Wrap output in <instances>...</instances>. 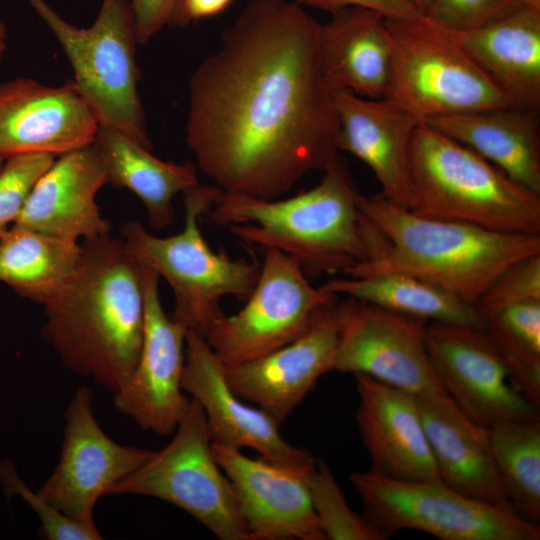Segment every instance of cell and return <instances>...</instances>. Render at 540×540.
I'll return each instance as SVG.
<instances>
[{
    "mask_svg": "<svg viewBox=\"0 0 540 540\" xmlns=\"http://www.w3.org/2000/svg\"><path fill=\"white\" fill-rule=\"evenodd\" d=\"M321 26L293 0H251L192 74L186 142L222 192L281 198L339 158Z\"/></svg>",
    "mask_w": 540,
    "mask_h": 540,
    "instance_id": "6da1fadb",
    "label": "cell"
},
{
    "mask_svg": "<svg viewBox=\"0 0 540 540\" xmlns=\"http://www.w3.org/2000/svg\"><path fill=\"white\" fill-rule=\"evenodd\" d=\"M81 246L74 276L44 305L41 335L67 369L114 394L141 353L142 267L110 233L85 239Z\"/></svg>",
    "mask_w": 540,
    "mask_h": 540,
    "instance_id": "7a4b0ae2",
    "label": "cell"
},
{
    "mask_svg": "<svg viewBox=\"0 0 540 540\" xmlns=\"http://www.w3.org/2000/svg\"><path fill=\"white\" fill-rule=\"evenodd\" d=\"M313 188L289 198L216 195L206 214L247 246L275 248L293 257L305 274H345L375 257L386 240L360 212V195L338 158Z\"/></svg>",
    "mask_w": 540,
    "mask_h": 540,
    "instance_id": "3957f363",
    "label": "cell"
},
{
    "mask_svg": "<svg viewBox=\"0 0 540 540\" xmlns=\"http://www.w3.org/2000/svg\"><path fill=\"white\" fill-rule=\"evenodd\" d=\"M357 205L386 244L375 257L349 269L345 273L349 277L405 273L475 307L505 269L540 254V235L496 232L424 217L394 204L381 193L360 194Z\"/></svg>",
    "mask_w": 540,
    "mask_h": 540,
    "instance_id": "277c9868",
    "label": "cell"
},
{
    "mask_svg": "<svg viewBox=\"0 0 540 540\" xmlns=\"http://www.w3.org/2000/svg\"><path fill=\"white\" fill-rule=\"evenodd\" d=\"M407 208L496 232L540 235V194L425 123L410 143Z\"/></svg>",
    "mask_w": 540,
    "mask_h": 540,
    "instance_id": "5b68a950",
    "label": "cell"
},
{
    "mask_svg": "<svg viewBox=\"0 0 540 540\" xmlns=\"http://www.w3.org/2000/svg\"><path fill=\"white\" fill-rule=\"evenodd\" d=\"M220 191L198 185L183 192L184 226L174 235L158 237L135 221L126 222L122 240L130 255L142 266L164 278L173 291L172 318L187 330L205 335L224 313L220 302L233 296L245 302L260 273V263L245 257L231 258L215 252L201 231V219Z\"/></svg>",
    "mask_w": 540,
    "mask_h": 540,
    "instance_id": "8992f818",
    "label": "cell"
},
{
    "mask_svg": "<svg viewBox=\"0 0 540 540\" xmlns=\"http://www.w3.org/2000/svg\"><path fill=\"white\" fill-rule=\"evenodd\" d=\"M28 1L61 45L73 69V81L99 124L151 150L137 89L139 43L129 0H103L89 28L71 25L44 0Z\"/></svg>",
    "mask_w": 540,
    "mask_h": 540,
    "instance_id": "52a82bcc",
    "label": "cell"
},
{
    "mask_svg": "<svg viewBox=\"0 0 540 540\" xmlns=\"http://www.w3.org/2000/svg\"><path fill=\"white\" fill-rule=\"evenodd\" d=\"M385 21L392 51L385 97L421 123L439 116L511 106L442 28L424 16Z\"/></svg>",
    "mask_w": 540,
    "mask_h": 540,
    "instance_id": "ba28073f",
    "label": "cell"
},
{
    "mask_svg": "<svg viewBox=\"0 0 540 540\" xmlns=\"http://www.w3.org/2000/svg\"><path fill=\"white\" fill-rule=\"evenodd\" d=\"M172 440L117 483L110 496L133 494L168 502L205 526L220 540H251L234 488L212 451L206 417L191 398Z\"/></svg>",
    "mask_w": 540,
    "mask_h": 540,
    "instance_id": "9c48e42d",
    "label": "cell"
},
{
    "mask_svg": "<svg viewBox=\"0 0 540 540\" xmlns=\"http://www.w3.org/2000/svg\"><path fill=\"white\" fill-rule=\"evenodd\" d=\"M363 516L388 539L417 530L440 540H539L540 527L513 510L465 496L442 481H396L353 472Z\"/></svg>",
    "mask_w": 540,
    "mask_h": 540,
    "instance_id": "30bf717a",
    "label": "cell"
},
{
    "mask_svg": "<svg viewBox=\"0 0 540 540\" xmlns=\"http://www.w3.org/2000/svg\"><path fill=\"white\" fill-rule=\"evenodd\" d=\"M256 285L243 308L225 314L204 335L224 366L271 353L300 337L313 313L338 302V295L313 286L299 263L264 248Z\"/></svg>",
    "mask_w": 540,
    "mask_h": 540,
    "instance_id": "8fae6325",
    "label": "cell"
},
{
    "mask_svg": "<svg viewBox=\"0 0 540 540\" xmlns=\"http://www.w3.org/2000/svg\"><path fill=\"white\" fill-rule=\"evenodd\" d=\"M337 321L333 370L364 374L416 397L445 391L428 356L424 321L351 297L337 304Z\"/></svg>",
    "mask_w": 540,
    "mask_h": 540,
    "instance_id": "7c38bea8",
    "label": "cell"
},
{
    "mask_svg": "<svg viewBox=\"0 0 540 540\" xmlns=\"http://www.w3.org/2000/svg\"><path fill=\"white\" fill-rule=\"evenodd\" d=\"M425 343L443 389L475 422L491 427L540 418L539 408L514 386L484 328L431 321Z\"/></svg>",
    "mask_w": 540,
    "mask_h": 540,
    "instance_id": "4fadbf2b",
    "label": "cell"
},
{
    "mask_svg": "<svg viewBox=\"0 0 540 540\" xmlns=\"http://www.w3.org/2000/svg\"><path fill=\"white\" fill-rule=\"evenodd\" d=\"M92 398L91 390L84 386L73 394L64 413L60 459L37 491L60 512L84 523H95L98 499L153 453L111 439L96 420Z\"/></svg>",
    "mask_w": 540,
    "mask_h": 540,
    "instance_id": "5bb4252c",
    "label": "cell"
},
{
    "mask_svg": "<svg viewBox=\"0 0 540 540\" xmlns=\"http://www.w3.org/2000/svg\"><path fill=\"white\" fill-rule=\"evenodd\" d=\"M159 280L154 271L142 267L145 324L141 353L132 375L114 393V405L142 429L169 435L191 403L182 388L188 330L166 314Z\"/></svg>",
    "mask_w": 540,
    "mask_h": 540,
    "instance_id": "9a60e30c",
    "label": "cell"
},
{
    "mask_svg": "<svg viewBox=\"0 0 540 540\" xmlns=\"http://www.w3.org/2000/svg\"><path fill=\"white\" fill-rule=\"evenodd\" d=\"M182 388L201 405L212 442L256 450L261 458L283 466L315 463L310 452L280 435L279 425L268 414L241 400L228 384L224 364L205 336L194 330L186 334Z\"/></svg>",
    "mask_w": 540,
    "mask_h": 540,
    "instance_id": "2e32d148",
    "label": "cell"
},
{
    "mask_svg": "<svg viewBox=\"0 0 540 540\" xmlns=\"http://www.w3.org/2000/svg\"><path fill=\"white\" fill-rule=\"evenodd\" d=\"M230 480L251 540H327L314 512L306 476L314 464L283 466L212 442Z\"/></svg>",
    "mask_w": 540,
    "mask_h": 540,
    "instance_id": "e0dca14e",
    "label": "cell"
},
{
    "mask_svg": "<svg viewBox=\"0 0 540 540\" xmlns=\"http://www.w3.org/2000/svg\"><path fill=\"white\" fill-rule=\"evenodd\" d=\"M99 121L74 81L48 86L29 78L0 84V156H61L93 143Z\"/></svg>",
    "mask_w": 540,
    "mask_h": 540,
    "instance_id": "ac0fdd59",
    "label": "cell"
},
{
    "mask_svg": "<svg viewBox=\"0 0 540 540\" xmlns=\"http://www.w3.org/2000/svg\"><path fill=\"white\" fill-rule=\"evenodd\" d=\"M337 304L318 308L306 331L293 342L259 358L224 366L231 389L280 426L316 381L333 370Z\"/></svg>",
    "mask_w": 540,
    "mask_h": 540,
    "instance_id": "d6986e66",
    "label": "cell"
},
{
    "mask_svg": "<svg viewBox=\"0 0 540 540\" xmlns=\"http://www.w3.org/2000/svg\"><path fill=\"white\" fill-rule=\"evenodd\" d=\"M354 376L356 423L369 471L396 481H439L416 396L364 374Z\"/></svg>",
    "mask_w": 540,
    "mask_h": 540,
    "instance_id": "ffe728a7",
    "label": "cell"
},
{
    "mask_svg": "<svg viewBox=\"0 0 540 540\" xmlns=\"http://www.w3.org/2000/svg\"><path fill=\"white\" fill-rule=\"evenodd\" d=\"M106 184L93 144L63 154L35 183L14 224L74 241L108 234L110 223L95 200Z\"/></svg>",
    "mask_w": 540,
    "mask_h": 540,
    "instance_id": "44dd1931",
    "label": "cell"
},
{
    "mask_svg": "<svg viewBox=\"0 0 540 540\" xmlns=\"http://www.w3.org/2000/svg\"><path fill=\"white\" fill-rule=\"evenodd\" d=\"M333 100L339 122L338 150L364 162L378 180L380 193L407 208L408 154L421 122L386 97L369 99L334 90Z\"/></svg>",
    "mask_w": 540,
    "mask_h": 540,
    "instance_id": "7402d4cb",
    "label": "cell"
},
{
    "mask_svg": "<svg viewBox=\"0 0 540 540\" xmlns=\"http://www.w3.org/2000/svg\"><path fill=\"white\" fill-rule=\"evenodd\" d=\"M416 398L440 480L465 496L514 511L495 465L490 428L468 417L445 391Z\"/></svg>",
    "mask_w": 540,
    "mask_h": 540,
    "instance_id": "603a6c76",
    "label": "cell"
},
{
    "mask_svg": "<svg viewBox=\"0 0 540 540\" xmlns=\"http://www.w3.org/2000/svg\"><path fill=\"white\" fill-rule=\"evenodd\" d=\"M442 29L504 94L511 106L539 111V10L520 6L474 29Z\"/></svg>",
    "mask_w": 540,
    "mask_h": 540,
    "instance_id": "cb8c5ba5",
    "label": "cell"
},
{
    "mask_svg": "<svg viewBox=\"0 0 540 540\" xmlns=\"http://www.w3.org/2000/svg\"><path fill=\"white\" fill-rule=\"evenodd\" d=\"M330 15L321 26V57L332 89L369 99L385 97L392 60L386 19L362 7Z\"/></svg>",
    "mask_w": 540,
    "mask_h": 540,
    "instance_id": "d4e9b609",
    "label": "cell"
},
{
    "mask_svg": "<svg viewBox=\"0 0 540 540\" xmlns=\"http://www.w3.org/2000/svg\"><path fill=\"white\" fill-rule=\"evenodd\" d=\"M470 148L511 179L540 194L539 111L513 106L423 122Z\"/></svg>",
    "mask_w": 540,
    "mask_h": 540,
    "instance_id": "484cf974",
    "label": "cell"
},
{
    "mask_svg": "<svg viewBox=\"0 0 540 540\" xmlns=\"http://www.w3.org/2000/svg\"><path fill=\"white\" fill-rule=\"evenodd\" d=\"M107 171L109 183L133 192L143 203L155 229L175 220L174 197L199 184L197 166L163 161L117 129L99 124L92 143Z\"/></svg>",
    "mask_w": 540,
    "mask_h": 540,
    "instance_id": "4316f807",
    "label": "cell"
},
{
    "mask_svg": "<svg viewBox=\"0 0 540 540\" xmlns=\"http://www.w3.org/2000/svg\"><path fill=\"white\" fill-rule=\"evenodd\" d=\"M81 255L77 241L13 224L0 236V282L44 306L72 279Z\"/></svg>",
    "mask_w": 540,
    "mask_h": 540,
    "instance_id": "83f0119b",
    "label": "cell"
},
{
    "mask_svg": "<svg viewBox=\"0 0 540 540\" xmlns=\"http://www.w3.org/2000/svg\"><path fill=\"white\" fill-rule=\"evenodd\" d=\"M320 287L338 296L343 294L422 321L484 327L473 305L434 284L405 273L346 276L331 279Z\"/></svg>",
    "mask_w": 540,
    "mask_h": 540,
    "instance_id": "f1b7e54d",
    "label": "cell"
},
{
    "mask_svg": "<svg viewBox=\"0 0 540 540\" xmlns=\"http://www.w3.org/2000/svg\"><path fill=\"white\" fill-rule=\"evenodd\" d=\"M490 428L495 465L514 511L540 521V418L498 423Z\"/></svg>",
    "mask_w": 540,
    "mask_h": 540,
    "instance_id": "f546056e",
    "label": "cell"
},
{
    "mask_svg": "<svg viewBox=\"0 0 540 540\" xmlns=\"http://www.w3.org/2000/svg\"><path fill=\"white\" fill-rule=\"evenodd\" d=\"M483 322L514 386L540 408V301L503 307Z\"/></svg>",
    "mask_w": 540,
    "mask_h": 540,
    "instance_id": "4dcf8cb0",
    "label": "cell"
},
{
    "mask_svg": "<svg viewBox=\"0 0 540 540\" xmlns=\"http://www.w3.org/2000/svg\"><path fill=\"white\" fill-rule=\"evenodd\" d=\"M306 482L318 523L327 540H386L363 515L355 513L328 464L319 459Z\"/></svg>",
    "mask_w": 540,
    "mask_h": 540,
    "instance_id": "1f68e13d",
    "label": "cell"
},
{
    "mask_svg": "<svg viewBox=\"0 0 540 540\" xmlns=\"http://www.w3.org/2000/svg\"><path fill=\"white\" fill-rule=\"evenodd\" d=\"M0 481L6 496H21L37 514L41 525L39 536L45 540H99L102 539L95 523L73 520L56 509L38 492L32 491L17 475L10 460L0 463Z\"/></svg>",
    "mask_w": 540,
    "mask_h": 540,
    "instance_id": "d6a6232c",
    "label": "cell"
},
{
    "mask_svg": "<svg viewBox=\"0 0 540 540\" xmlns=\"http://www.w3.org/2000/svg\"><path fill=\"white\" fill-rule=\"evenodd\" d=\"M55 157L45 153H29L9 157L0 168V229H7L22 210L33 186L54 163Z\"/></svg>",
    "mask_w": 540,
    "mask_h": 540,
    "instance_id": "836d02e7",
    "label": "cell"
},
{
    "mask_svg": "<svg viewBox=\"0 0 540 540\" xmlns=\"http://www.w3.org/2000/svg\"><path fill=\"white\" fill-rule=\"evenodd\" d=\"M540 301V254L526 257L505 269L475 304L483 317L503 307Z\"/></svg>",
    "mask_w": 540,
    "mask_h": 540,
    "instance_id": "e575fe53",
    "label": "cell"
},
{
    "mask_svg": "<svg viewBox=\"0 0 540 540\" xmlns=\"http://www.w3.org/2000/svg\"><path fill=\"white\" fill-rule=\"evenodd\" d=\"M523 6L518 0H431L422 16L447 30L485 25Z\"/></svg>",
    "mask_w": 540,
    "mask_h": 540,
    "instance_id": "d590c367",
    "label": "cell"
},
{
    "mask_svg": "<svg viewBox=\"0 0 540 540\" xmlns=\"http://www.w3.org/2000/svg\"><path fill=\"white\" fill-rule=\"evenodd\" d=\"M139 44L148 43L165 26H183L182 0H129Z\"/></svg>",
    "mask_w": 540,
    "mask_h": 540,
    "instance_id": "8d00e7d4",
    "label": "cell"
},
{
    "mask_svg": "<svg viewBox=\"0 0 540 540\" xmlns=\"http://www.w3.org/2000/svg\"><path fill=\"white\" fill-rule=\"evenodd\" d=\"M299 5L334 13L348 7H362L388 20H412L422 16L408 0H293Z\"/></svg>",
    "mask_w": 540,
    "mask_h": 540,
    "instance_id": "74e56055",
    "label": "cell"
},
{
    "mask_svg": "<svg viewBox=\"0 0 540 540\" xmlns=\"http://www.w3.org/2000/svg\"><path fill=\"white\" fill-rule=\"evenodd\" d=\"M231 2L232 0H182L183 26L193 20L217 15L224 11Z\"/></svg>",
    "mask_w": 540,
    "mask_h": 540,
    "instance_id": "f35d334b",
    "label": "cell"
},
{
    "mask_svg": "<svg viewBox=\"0 0 540 540\" xmlns=\"http://www.w3.org/2000/svg\"><path fill=\"white\" fill-rule=\"evenodd\" d=\"M7 46V31L4 23L0 21V65L6 51Z\"/></svg>",
    "mask_w": 540,
    "mask_h": 540,
    "instance_id": "ab89813d",
    "label": "cell"
},
{
    "mask_svg": "<svg viewBox=\"0 0 540 540\" xmlns=\"http://www.w3.org/2000/svg\"><path fill=\"white\" fill-rule=\"evenodd\" d=\"M423 15L431 0H408Z\"/></svg>",
    "mask_w": 540,
    "mask_h": 540,
    "instance_id": "60d3db41",
    "label": "cell"
},
{
    "mask_svg": "<svg viewBox=\"0 0 540 540\" xmlns=\"http://www.w3.org/2000/svg\"><path fill=\"white\" fill-rule=\"evenodd\" d=\"M518 1L521 3V5L525 7L540 11V0H518Z\"/></svg>",
    "mask_w": 540,
    "mask_h": 540,
    "instance_id": "b9f144b4",
    "label": "cell"
},
{
    "mask_svg": "<svg viewBox=\"0 0 540 540\" xmlns=\"http://www.w3.org/2000/svg\"><path fill=\"white\" fill-rule=\"evenodd\" d=\"M6 159H4L3 157L0 156V168L1 166L3 165V163L5 162Z\"/></svg>",
    "mask_w": 540,
    "mask_h": 540,
    "instance_id": "7bdbcfd3",
    "label": "cell"
},
{
    "mask_svg": "<svg viewBox=\"0 0 540 540\" xmlns=\"http://www.w3.org/2000/svg\"><path fill=\"white\" fill-rule=\"evenodd\" d=\"M5 230H6V229H4V230H1V229H0V236L3 234V232H4Z\"/></svg>",
    "mask_w": 540,
    "mask_h": 540,
    "instance_id": "ee69618b",
    "label": "cell"
}]
</instances>
